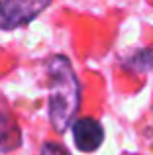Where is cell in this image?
Listing matches in <instances>:
<instances>
[{"label": "cell", "instance_id": "6da1fadb", "mask_svg": "<svg viewBox=\"0 0 153 155\" xmlns=\"http://www.w3.org/2000/svg\"><path fill=\"white\" fill-rule=\"evenodd\" d=\"M49 75V122L63 134L75 122L80 108V84L65 55H53L47 63Z\"/></svg>", "mask_w": 153, "mask_h": 155}, {"label": "cell", "instance_id": "7a4b0ae2", "mask_svg": "<svg viewBox=\"0 0 153 155\" xmlns=\"http://www.w3.org/2000/svg\"><path fill=\"white\" fill-rule=\"evenodd\" d=\"M51 0H0V30H14L35 20Z\"/></svg>", "mask_w": 153, "mask_h": 155}, {"label": "cell", "instance_id": "3957f363", "mask_svg": "<svg viewBox=\"0 0 153 155\" xmlns=\"http://www.w3.org/2000/svg\"><path fill=\"white\" fill-rule=\"evenodd\" d=\"M73 140L79 151L94 153L104 141V128L94 118H80L73 122Z\"/></svg>", "mask_w": 153, "mask_h": 155}, {"label": "cell", "instance_id": "277c9868", "mask_svg": "<svg viewBox=\"0 0 153 155\" xmlns=\"http://www.w3.org/2000/svg\"><path fill=\"white\" fill-rule=\"evenodd\" d=\"M22 145V132L16 124L10 110L0 100V153L12 151Z\"/></svg>", "mask_w": 153, "mask_h": 155}, {"label": "cell", "instance_id": "5b68a950", "mask_svg": "<svg viewBox=\"0 0 153 155\" xmlns=\"http://www.w3.org/2000/svg\"><path fill=\"white\" fill-rule=\"evenodd\" d=\"M124 67L135 73H147L153 69V49H139L130 59H124Z\"/></svg>", "mask_w": 153, "mask_h": 155}, {"label": "cell", "instance_id": "8992f818", "mask_svg": "<svg viewBox=\"0 0 153 155\" xmlns=\"http://www.w3.org/2000/svg\"><path fill=\"white\" fill-rule=\"evenodd\" d=\"M39 155H69V151H67L63 145H59V143H51V141H47V143H43L41 153H39Z\"/></svg>", "mask_w": 153, "mask_h": 155}]
</instances>
